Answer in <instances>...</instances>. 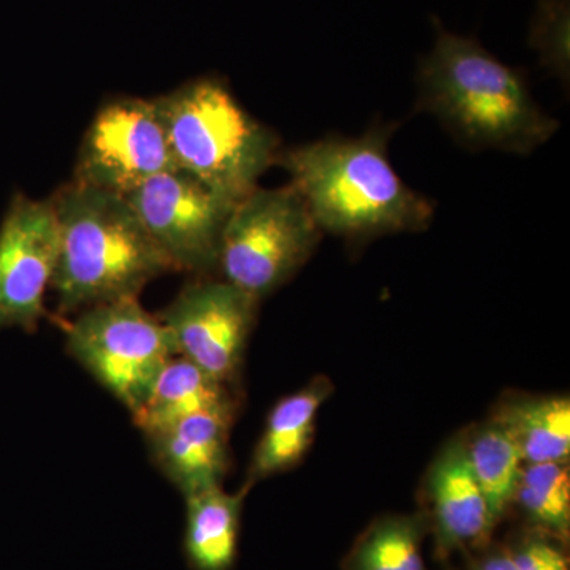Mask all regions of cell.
Instances as JSON below:
<instances>
[{"label": "cell", "mask_w": 570, "mask_h": 570, "mask_svg": "<svg viewBox=\"0 0 570 570\" xmlns=\"http://www.w3.org/2000/svg\"><path fill=\"white\" fill-rule=\"evenodd\" d=\"M258 299L227 281L184 287L159 314L176 352L230 387L245 356Z\"/></svg>", "instance_id": "9"}, {"label": "cell", "mask_w": 570, "mask_h": 570, "mask_svg": "<svg viewBox=\"0 0 570 570\" xmlns=\"http://www.w3.org/2000/svg\"><path fill=\"white\" fill-rule=\"evenodd\" d=\"M468 460L480 489L489 502L493 520L508 509L515 498L523 471V459L515 441L499 423L480 431L466 445Z\"/></svg>", "instance_id": "17"}, {"label": "cell", "mask_w": 570, "mask_h": 570, "mask_svg": "<svg viewBox=\"0 0 570 570\" xmlns=\"http://www.w3.org/2000/svg\"><path fill=\"white\" fill-rule=\"evenodd\" d=\"M330 395L326 382H314L285 396L269 412L264 434L250 461L246 485L295 466L313 441L318 409Z\"/></svg>", "instance_id": "15"}, {"label": "cell", "mask_w": 570, "mask_h": 570, "mask_svg": "<svg viewBox=\"0 0 570 570\" xmlns=\"http://www.w3.org/2000/svg\"><path fill=\"white\" fill-rule=\"evenodd\" d=\"M66 348L130 415L145 403L163 367L178 355L167 326L138 298L81 311L66 326Z\"/></svg>", "instance_id": "6"}, {"label": "cell", "mask_w": 570, "mask_h": 570, "mask_svg": "<svg viewBox=\"0 0 570 570\" xmlns=\"http://www.w3.org/2000/svg\"><path fill=\"white\" fill-rule=\"evenodd\" d=\"M51 202L59 227L51 291L62 314L138 298L151 281L174 272L122 195L73 181Z\"/></svg>", "instance_id": "3"}, {"label": "cell", "mask_w": 570, "mask_h": 570, "mask_svg": "<svg viewBox=\"0 0 570 570\" xmlns=\"http://www.w3.org/2000/svg\"><path fill=\"white\" fill-rule=\"evenodd\" d=\"M58 257V217L51 198L17 195L0 225V330L39 328Z\"/></svg>", "instance_id": "10"}, {"label": "cell", "mask_w": 570, "mask_h": 570, "mask_svg": "<svg viewBox=\"0 0 570 570\" xmlns=\"http://www.w3.org/2000/svg\"><path fill=\"white\" fill-rule=\"evenodd\" d=\"M154 100L178 170L216 193L239 202L277 163L275 130L247 112L219 78H198Z\"/></svg>", "instance_id": "4"}, {"label": "cell", "mask_w": 570, "mask_h": 570, "mask_svg": "<svg viewBox=\"0 0 570 570\" xmlns=\"http://www.w3.org/2000/svg\"><path fill=\"white\" fill-rule=\"evenodd\" d=\"M528 45L539 55L540 66L569 81L570 0H538L530 22Z\"/></svg>", "instance_id": "19"}, {"label": "cell", "mask_w": 570, "mask_h": 570, "mask_svg": "<svg viewBox=\"0 0 570 570\" xmlns=\"http://www.w3.org/2000/svg\"><path fill=\"white\" fill-rule=\"evenodd\" d=\"M431 499L445 547L474 542L494 524L489 502L469 464L466 445H452L434 464Z\"/></svg>", "instance_id": "13"}, {"label": "cell", "mask_w": 570, "mask_h": 570, "mask_svg": "<svg viewBox=\"0 0 570 570\" xmlns=\"http://www.w3.org/2000/svg\"><path fill=\"white\" fill-rule=\"evenodd\" d=\"M232 415L198 414L145 434L154 466L183 498L223 487Z\"/></svg>", "instance_id": "11"}, {"label": "cell", "mask_w": 570, "mask_h": 570, "mask_svg": "<svg viewBox=\"0 0 570 570\" xmlns=\"http://www.w3.org/2000/svg\"><path fill=\"white\" fill-rule=\"evenodd\" d=\"M230 387L181 355H175L154 382L151 392L132 417L145 434L163 430L198 414H224L234 417Z\"/></svg>", "instance_id": "12"}, {"label": "cell", "mask_w": 570, "mask_h": 570, "mask_svg": "<svg viewBox=\"0 0 570 570\" xmlns=\"http://www.w3.org/2000/svg\"><path fill=\"white\" fill-rule=\"evenodd\" d=\"M355 570H423L414 524L390 521L376 528L355 554Z\"/></svg>", "instance_id": "20"}, {"label": "cell", "mask_w": 570, "mask_h": 570, "mask_svg": "<svg viewBox=\"0 0 570 570\" xmlns=\"http://www.w3.org/2000/svg\"><path fill=\"white\" fill-rule=\"evenodd\" d=\"M499 425L515 441L528 464L568 460L570 453L569 397H546L513 404Z\"/></svg>", "instance_id": "16"}, {"label": "cell", "mask_w": 570, "mask_h": 570, "mask_svg": "<svg viewBox=\"0 0 570 570\" xmlns=\"http://www.w3.org/2000/svg\"><path fill=\"white\" fill-rule=\"evenodd\" d=\"M250 485L238 493L223 487L200 491L186 501L183 557L189 570H232L238 558L243 501Z\"/></svg>", "instance_id": "14"}, {"label": "cell", "mask_w": 570, "mask_h": 570, "mask_svg": "<svg viewBox=\"0 0 570 570\" xmlns=\"http://www.w3.org/2000/svg\"><path fill=\"white\" fill-rule=\"evenodd\" d=\"M434 43L419 63L417 110L430 112L469 149L527 156L560 122L535 102L520 70L499 61L475 37L450 32L431 17Z\"/></svg>", "instance_id": "2"}, {"label": "cell", "mask_w": 570, "mask_h": 570, "mask_svg": "<svg viewBox=\"0 0 570 570\" xmlns=\"http://www.w3.org/2000/svg\"><path fill=\"white\" fill-rule=\"evenodd\" d=\"M483 570H519L517 568L513 557H497L487 562L482 568Z\"/></svg>", "instance_id": "22"}, {"label": "cell", "mask_w": 570, "mask_h": 570, "mask_svg": "<svg viewBox=\"0 0 570 570\" xmlns=\"http://www.w3.org/2000/svg\"><path fill=\"white\" fill-rule=\"evenodd\" d=\"M519 570H569L561 551L546 542H532L513 557Z\"/></svg>", "instance_id": "21"}, {"label": "cell", "mask_w": 570, "mask_h": 570, "mask_svg": "<svg viewBox=\"0 0 570 570\" xmlns=\"http://www.w3.org/2000/svg\"><path fill=\"white\" fill-rule=\"evenodd\" d=\"M178 170L156 100L105 104L82 138L73 181L122 195L154 176Z\"/></svg>", "instance_id": "8"}, {"label": "cell", "mask_w": 570, "mask_h": 570, "mask_svg": "<svg viewBox=\"0 0 570 570\" xmlns=\"http://www.w3.org/2000/svg\"><path fill=\"white\" fill-rule=\"evenodd\" d=\"M322 232L292 184L255 187L236 202L220 245L224 281L261 302L287 283L314 253Z\"/></svg>", "instance_id": "5"}, {"label": "cell", "mask_w": 570, "mask_h": 570, "mask_svg": "<svg viewBox=\"0 0 570 570\" xmlns=\"http://www.w3.org/2000/svg\"><path fill=\"white\" fill-rule=\"evenodd\" d=\"M126 198L174 272L217 268L235 200L181 170L154 176Z\"/></svg>", "instance_id": "7"}, {"label": "cell", "mask_w": 570, "mask_h": 570, "mask_svg": "<svg viewBox=\"0 0 570 570\" xmlns=\"http://www.w3.org/2000/svg\"><path fill=\"white\" fill-rule=\"evenodd\" d=\"M395 129L377 124L360 137H326L279 153L276 164L291 175L322 234L360 242L431 224L433 202L411 189L390 163Z\"/></svg>", "instance_id": "1"}, {"label": "cell", "mask_w": 570, "mask_h": 570, "mask_svg": "<svg viewBox=\"0 0 570 570\" xmlns=\"http://www.w3.org/2000/svg\"><path fill=\"white\" fill-rule=\"evenodd\" d=\"M515 498L542 524L566 534L570 523V475L564 461L528 464L521 471Z\"/></svg>", "instance_id": "18"}]
</instances>
